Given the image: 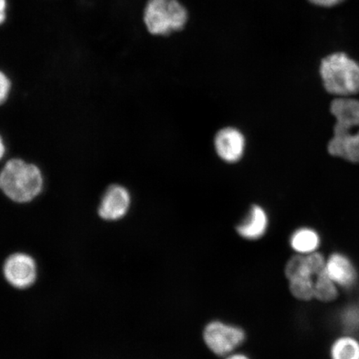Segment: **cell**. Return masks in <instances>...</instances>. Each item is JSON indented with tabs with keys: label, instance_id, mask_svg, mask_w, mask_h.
Returning <instances> with one entry per match:
<instances>
[{
	"label": "cell",
	"instance_id": "1",
	"mask_svg": "<svg viewBox=\"0 0 359 359\" xmlns=\"http://www.w3.org/2000/svg\"><path fill=\"white\" fill-rule=\"evenodd\" d=\"M43 177L34 163L20 158L8 161L0 170V191L17 204H26L40 195L43 188Z\"/></svg>",
	"mask_w": 359,
	"mask_h": 359
},
{
	"label": "cell",
	"instance_id": "2",
	"mask_svg": "<svg viewBox=\"0 0 359 359\" xmlns=\"http://www.w3.org/2000/svg\"><path fill=\"white\" fill-rule=\"evenodd\" d=\"M323 83L327 92L339 97L359 93V65L343 53L327 56L320 65Z\"/></svg>",
	"mask_w": 359,
	"mask_h": 359
},
{
	"label": "cell",
	"instance_id": "3",
	"mask_svg": "<svg viewBox=\"0 0 359 359\" xmlns=\"http://www.w3.org/2000/svg\"><path fill=\"white\" fill-rule=\"evenodd\" d=\"M188 20L186 8L178 0H148L143 21L148 32L168 35L182 30Z\"/></svg>",
	"mask_w": 359,
	"mask_h": 359
},
{
	"label": "cell",
	"instance_id": "4",
	"mask_svg": "<svg viewBox=\"0 0 359 359\" xmlns=\"http://www.w3.org/2000/svg\"><path fill=\"white\" fill-rule=\"evenodd\" d=\"M204 342L215 355L226 357L234 353L245 340V333L240 327L212 321L203 331Z\"/></svg>",
	"mask_w": 359,
	"mask_h": 359
},
{
	"label": "cell",
	"instance_id": "5",
	"mask_svg": "<svg viewBox=\"0 0 359 359\" xmlns=\"http://www.w3.org/2000/svg\"><path fill=\"white\" fill-rule=\"evenodd\" d=\"M3 275L8 284L13 288L29 289L37 280V264L29 254L13 253L4 263Z\"/></svg>",
	"mask_w": 359,
	"mask_h": 359
},
{
	"label": "cell",
	"instance_id": "6",
	"mask_svg": "<svg viewBox=\"0 0 359 359\" xmlns=\"http://www.w3.org/2000/svg\"><path fill=\"white\" fill-rule=\"evenodd\" d=\"M131 202V195L127 188L114 184L107 187L102 196L97 214L107 222L119 221L128 214Z\"/></svg>",
	"mask_w": 359,
	"mask_h": 359
},
{
	"label": "cell",
	"instance_id": "7",
	"mask_svg": "<svg viewBox=\"0 0 359 359\" xmlns=\"http://www.w3.org/2000/svg\"><path fill=\"white\" fill-rule=\"evenodd\" d=\"M325 271L337 285L345 290L352 289L358 280L355 266L343 253H333L326 259Z\"/></svg>",
	"mask_w": 359,
	"mask_h": 359
},
{
	"label": "cell",
	"instance_id": "8",
	"mask_svg": "<svg viewBox=\"0 0 359 359\" xmlns=\"http://www.w3.org/2000/svg\"><path fill=\"white\" fill-rule=\"evenodd\" d=\"M215 148L223 161L236 163L244 154L245 139L239 130L234 128H223L215 136Z\"/></svg>",
	"mask_w": 359,
	"mask_h": 359
},
{
	"label": "cell",
	"instance_id": "9",
	"mask_svg": "<svg viewBox=\"0 0 359 359\" xmlns=\"http://www.w3.org/2000/svg\"><path fill=\"white\" fill-rule=\"evenodd\" d=\"M330 110L336 123L334 132L349 131L359 125V101L340 97L332 102Z\"/></svg>",
	"mask_w": 359,
	"mask_h": 359
},
{
	"label": "cell",
	"instance_id": "10",
	"mask_svg": "<svg viewBox=\"0 0 359 359\" xmlns=\"http://www.w3.org/2000/svg\"><path fill=\"white\" fill-rule=\"evenodd\" d=\"M334 133V137L327 145L330 154L359 163V131L352 133L349 130Z\"/></svg>",
	"mask_w": 359,
	"mask_h": 359
},
{
	"label": "cell",
	"instance_id": "11",
	"mask_svg": "<svg viewBox=\"0 0 359 359\" xmlns=\"http://www.w3.org/2000/svg\"><path fill=\"white\" fill-rule=\"evenodd\" d=\"M268 215L260 205L250 208L248 217L236 227L237 233L245 240L255 241L262 238L267 231Z\"/></svg>",
	"mask_w": 359,
	"mask_h": 359
},
{
	"label": "cell",
	"instance_id": "12",
	"mask_svg": "<svg viewBox=\"0 0 359 359\" xmlns=\"http://www.w3.org/2000/svg\"><path fill=\"white\" fill-rule=\"evenodd\" d=\"M320 236L311 228L302 227L295 231L290 239L292 250L299 255L316 252L320 245Z\"/></svg>",
	"mask_w": 359,
	"mask_h": 359
},
{
	"label": "cell",
	"instance_id": "13",
	"mask_svg": "<svg viewBox=\"0 0 359 359\" xmlns=\"http://www.w3.org/2000/svg\"><path fill=\"white\" fill-rule=\"evenodd\" d=\"M331 359H359V342L351 335L336 339L330 347Z\"/></svg>",
	"mask_w": 359,
	"mask_h": 359
},
{
	"label": "cell",
	"instance_id": "14",
	"mask_svg": "<svg viewBox=\"0 0 359 359\" xmlns=\"http://www.w3.org/2000/svg\"><path fill=\"white\" fill-rule=\"evenodd\" d=\"M339 286L327 275L325 268L314 279V298L320 302H334L339 296Z\"/></svg>",
	"mask_w": 359,
	"mask_h": 359
},
{
	"label": "cell",
	"instance_id": "15",
	"mask_svg": "<svg viewBox=\"0 0 359 359\" xmlns=\"http://www.w3.org/2000/svg\"><path fill=\"white\" fill-rule=\"evenodd\" d=\"M314 279L316 278L308 276L290 278L288 280L290 293L299 300H311L314 298Z\"/></svg>",
	"mask_w": 359,
	"mask_h": 359
},
{
	"label": "cell",
	"instance_id": "16",
	"mask_svg": "<svg viewBox=\"0 0 359 359\" xmlns=\"http://www.w3.org/2000/svg\"><path fill=\"white\" fill-rule=\"evenodd\" d=\"M340 320L345 330L353 332L359 330V305L345 307L341 312Z\"/></svg>",
	"mask_w": 359,
	"mask_h": 359
},
{
	"label": "cell",
	"instance_id": "17",
	"mask_svg": "<svg viewBox=\"0 0 359 359\" xmlns=\"http://www.w3.org/2000/svg\"><path fill=\"white\" fill-rule=\"evenodd\" d=\"M12 84L10 78L0 70V105L8 100L11 91Z\"/></svg>",
	"mask_w": 359,
	"mask_h": 359
},
{
	"label": "cell",
	"instance_id": "18",
	"mask_svg": "<svg viewBox=\"0 0 359 359\" xmlns=\"http://www.w3.org/2000/svg\"><path fill=\"white\" fill-rule=\"evenodd\" d=\"M309 2L321 7H333L344 1V0H309Z\"/></svg>",
	"mask_w": 359,
	"mask_h": 359
},
{
	"label": "cell",
	"instance_id": "19",
	"mask_svg": "<svg viewBox=\"0 0 359 359\" xmlns=\"http://www.w3.org/2000/svg\"><path fill=\"white\" fill-rule=\"evenodd\" d=\"M8 16V0H0V26L4 24Z\"/></svg>",
	"mask_w": 359,
	"mask_h": 359
},
{
	"label": "cell",
	"instance_id": "20",
	"mask_svg": "<svg viewBox=\"0 0 359 359\" xmlns=\"http://www.w3.org/2000/svg\"><path fill=\"white\" fill-rule=\"evenodd\" d=\"M224 359H250L248 356H246L244 353H233L228 355Z\"/></svg>",
	"mask_w": 359,
	"mask_h": 359
},
{
	"label": "cell",
	"instance_id": "21",
	"mask_svg": "<svg viewBox=\"0 0 359 359\" xmlns=\"http://www.w3.org/2000/svg\"><path fill=\"white\" fill-rule=\"evenodd\" d=\"M6 152V146L4 144V139L0 136V161L4 158Z\"/></svg>",
	"mask_w": 359,
	"mask_h": 359
}]
</instances>
